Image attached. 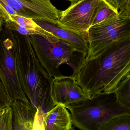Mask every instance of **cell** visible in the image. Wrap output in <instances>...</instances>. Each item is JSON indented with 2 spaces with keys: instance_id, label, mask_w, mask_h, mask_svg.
<instances>
[{
  "instance_id": "cell-1",
  "label": "cell",
  "mask_w": 130,
  "mask_h": 130,
  "mask_svg": "<svg viewBox=\"0 0 130 130\" xmlns=\"http://www.w3.org/2000/svg\"><path fill=\"white\" fill-rule=\"evenodd\" d=\"M130 73V38L111 46L98 56L85 60L76 80L90 97L115 91Z\"/></svg>"
},
{
  "instance_id": "cell-2",
  "label": "cell",
  "mask_w": 130,
  "mask_h": 130,
  "mask_svg": "<svg viewBox=\"0 0 130 130\" xmlns=\"http://www.w3.org/2000/svg\"><path fill=\"white\" fill-rule=\"evenodd\" d=\"M13 31L18 75L23 91L37 112L45 113L54 107L50 96L53 78L39 61L30 36Z\"/></svg>"
},
{
  "instance_id": "cell-3",
  "label": "cell",
  "mask_w": 130,
  "mask_h": 130,
  "mask_svg": "<svg viewBox=\"0 0 130 130\" xmlns=\"http://www.w3.org/2000/svg\"><path fill=\"white\" fill-rule=\"evenodd\" d=\"M30 36L39 61L50 77L55 78L65 76L61 71V67L67 65L72 70L71 77L76 79L87 53L57 37L40 35Z\"/></svg>"
},
{
  "instance_id": "cell-4",
  "label": "cell",
  "mask_w": 130,
  "mask_h": 130,
  "mask_svg": "<svg viewBox=\"0 0 130 130\" xmlns=\"http://www.w3.org/2000/svg\"><path fill=\"white\" fill-rule=\"evenodd\" d=\"M66 108L70 111L73 125L82 130H101L114 118L130 114V109L119 102L115 91L98 94Z\"/></svg>"
},
{
  "instance_id": "cell-5",
  "label": "cell",
  "mask_w": 130,
  "mask_h": 130,
  "mask_svg": "<svg viewBox=\"0 0 130 130\" xmlns=\"http://www.w3.org/2000/svg\"><path fill=\"white\" fill-rule=\"evenodd\" d=\"M0 81L10 104L17 99L30 102L21 88L18 75L13 31L5 26L0 31Z\"/></svg>"
},
{
  "instance_id": "cell-6",
  "label": "cell",
  "mask_w": 130,
  "mask_h": 130,
  "mask_svg": "<svg viewBox=\"0 0 130 130\" xmlns=\"http://www.w3.org/2000/svg\"><path fill=\"white\" fill-rule=\"evenodd\" d=\"M129 38L130 18L119 15L92 26L88 31V50L85 60L96 57L111 46Z\"/></svg>"
},
{
  "instance_id": "cell-7",
  "label": "cell",
  "mask_w": 130,
  "mask_h": 130,
  "mask_svg": "<svg viewBox=\"0 0 130 130\" xmlns=\"http://www.w3.org/2000/svg\"><path fill=\"white\" fill-rule=\"evenodd\" d=\"M100 0H79L61 11L58 27L85 35L87 38Z\"/></svg>"
},
{
  "instance_id": "cell-8",
  "label": "cell",
  "mask_w": 130,
  "mask_h": 130,
  "mask_svg": "<svg viewBox=\"0 0 130 130\" xmlns=\"http://www.w3.org/2000/svg\"><path fill=\"white\" fill-rule=\"evenodd\" d=\"M13 8L18 15L57 26L61 11L50 0H3Z\"/></svg>"
},
{
  "instance_id": "cell-9",
  "label": "cell",
  "mask_w": 130,
  "mask_h": 130,
  "mask_svg": "<svg viewBox=\"0 0 130 130\" xmlns=\"http://www.w3.org/2000/svg\"><path fill=\"white\" fill-rule=\"evenodd\" d=\"M50 96L55 106L61 104L66 108L91 98L76 79L69 76L53 79Z\"/></svg>"
},
{
  "instance_id": "cell-10",
  "label": "cell",
  "mask_w": 130,
  "mask_h": 130,
  "mask_svg": "<svg viewBox=\"0 0 130 130\" xmlns=\"http://www.w3.org/2000/svg\"><path fill=\"white\" fill-rule=\"evenodd\" d=\"M73 125L71 114L66 107L58 104L47 113H37L33 130H72Z\"/></svg>"
},
{
  "instance_id": "cell-11",
  "label": "cell",
  "mask_w": 130,
  "mask_h": 130,
  "mask_svg": "<svg viewBox=\"0 0 130 130\" xmlns=\"http://www.w3.org/2000/svg\"><path fill=\"white\" fill-rule=\"evenodd\" d=\"M12 110L13 130H33L36 108L30 102L17 99L10 104Z\"/></svg>"
},
{
  "instance_id": "cell-12",
  "label": "cell",
  "mask_w": 130,
  "mask_h": 130,
  "mask_svg": "<svg viewBox=\"0 0 130 130\" xmlns=\"http://www.w3.org/2000/svg\"><path fill=\"white\" fill-rule=\"evenodd\" d=\"M34 21L42 28L52 33L59 39L67 42L79 50L87 53L88 43L85 35L62 29L46 22Z\"/></svg>"
},
{
  "instance_id": "cell-13",
  "label": "cell",
  "mask_w": 130,
  "mask_h": 130,
  "mask_svg": "<svg viewBox=\"0 0 130 130\" xmlns=\"http://www.w3.org/2000/svg\"><path fill=\"white\" fill-rule=\"evenodd\" d=\"M118 16L119 10L118 9L106 0H100L90 27Z\"/></svg>"
},
{
  "instance_id": "cell-14",
  "label": "cell",
  "mask_w": 130,
  "mask_h": 130,
  "mask_svg": "<svg viewBox=\"0 0 130 130\" xmlns=\"http://www.w3.org/2000/svg\"><path fill=\"white\" fill-rule=\"evenodd\" d=\"M10 19L21 27L32 32V35H40L51 37H56L53 34L42 28L34 20L18 15L10 16Z\"/></svg>"
},
{
  "instance_id": "cell-15",
  "label": "cell",
  "mask_w": 130,
  "mask_h": 130,
  "mask_svg": "<svg viewBox=\"0 0 130 130\" xmlns=\"http://www.w3.org/2000/svg\"><path fill=\"white\" fill-rule=\"evenodd\" d=\"M115 92L119 102L130 109V73L119 83Z\"/></svg>"
},
{
  "instance_id": "cell-16",
  "label": "cell",
  "mask_w": 130,
  "mask_h": 130,
  "mask_svg": "<svg viewBox=\"0 0 130 130\" xmlns=\"http://www.w3.org/2000/svg\"><path fill=\"white\" fill-rule=\"evenodd\" d=\"M130 130V114H123L114 118L101 130Z\"/></svg>"
},
{
  "instance_id": "cell-17",
  "label": "cell",
  "mask_w": 130,
  "mask_h": 130,
  "mask_svg": "<svg viewBox=\"0 0 130 130\" xmlns=\"http://www.w3.org/2000/svg\"><path fill=\"white\" fill-rule=\"evenodd\" d=\"M0 130H13L12 110L10 105L0 108Z\"/></svg>"
},
{
  "instance_id": "cell-18",
  "label": "cell",
  "mask_w": 130,
  "mask_h": 130,
  "mask_svg": "<svg viewBox=\"0 0 130 130\" xmlns=\"http://www.w3.org/2000/svg\"><path fill=\"white\" fill-rule=\"evenodd\" d=\"M10 104L7 95L5 92L2 83L0 81V108L4 107Z\"/></svg>"
},
{
  "instance_id": "cell-19",
  "label": "cell",
  "mask_w": 130,
  "mask_h": 130,
  "mask_svg": "<svg viewBox=\"0 0 130 130\" xmlns=\"http://www.w3.org/2000/svg\"><path fill=\"white\" fill-rule=\"evenodd\" d=\"M0 6L6 11V12L10 15H18L17 13L13 8L8 5L3 0H0Z\"/></svg>"
},
{
  "instance_id": "cell-20",
  "label": "cell",
  "mask_w": 130,
  "mask_h": 130,
  "mask_svg": "<svg viewBox=\"0 0 130 130\" xmlns=\"http://www.w3.org/2000/svg\"><path fill=\"white\" fill-rule=\"evenodd\" d=\"M9 18L10 15L0 6V31L2 30L5 21Z\"/></svg>"
},
{
  "instance_id": "cell-21",
  "label": "cell",
  "mask_w": 130,
  "mask_h": 130,
  "mask_svg": "<svg viewBox=\"0 0 130 130\" xmlns=\"http://www.w3.org/2000/svg\"><path fill=\"white\" fill-rule=\"evenodd\" d=\"M119 10L126 4L128 0H106Z\"/></svg>"
},
{
  "instance_id": "cell-22",
  "label": "cell",
  "mask_w": 130,
  "mask_h": 130,
  "mask_svg": "<svg viewBox=\"0 0 130 130\" xmlns=\"http://www.w3.org/2000/svg\"><path fill=\"white\" fill-rule=\"evenodd\" d=\"M119 15L123 17L130 18V6L119 10Z\"/></svg>"
},
{
  "instance_id": "cell-23",
  "label": "cell",
  "mask_w": 130,
  "mask_h": 130,
  "mask_svg": "<svg viewBox=\"0 0 130 130\" xmlns=\"http://www.w3.org/2000/svg\"><path fill=\"white\" fill-rule=\"evenodd\" d=\"M130 6V0H128V1L127 2L125 5L123 7V8H126Z\"/></svg>"
},
{
  "instance_id": "cell-24",
  "label": "cell",
  "mask_w": 130,
  "mask_h": 130,
  "mask_svg": "<svg viewBox=\"0 0 130 130\" xmlns=\"http://www.w3.org/2000/svg\"><path fill=\"white\" fill-rule=\"evenodd\" d=\"M66 1H69L70 2H71V4H72V3L76 2L78 1L79 0H66Z\"/></svg>"
}]
</instances>
